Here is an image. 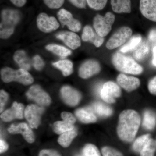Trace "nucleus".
Wrapping results in <instances>:
<instances>
[{
    "label": "nucleus",
    "instance_id": "obj_1",
    "mask_svg": "<svg viewBox=\"0 0 156 156\" xmlns=\"http://www.w3.org/2000/svg\"><path fill=\"white\" fill-rule=\"evenodd\" d=\"M140 123L139 114L133 110H126L120 114L117 133L119 137L126 142H131L136 136Z\"/></svg>",
    "mask_w": 156,
    "mask_h": 156
},
{
    "label": "nucleus",
    "instance_id": "obj_2",
    "mask_svg": "<svg viewBox=\"0 0 156 156\" xmlns=\"http://www.w3.org/2000/svg\"><path fill=\"white\" fill-rule=\"evenodd\" d=\"M21 14L17 10L6 9L2 12L0 36L1 38L7 39L14 33V27L19 23Z\"/></svg>",
    "mask_w": 156,
    "mask_h": 156
},
{
    "label": "nucleus",
    "instance_id": "obj_3",
    "mask_svg": "<svg viewBox=\"0 0 156 156\" xmlns=\"http://www.w3.org/2000/svg\"><path fill=\"white\" fill-rule=\"evenodd\" d=\"M112 62L116 69L122 73L139 75L143 71L142 66L134 59L119 53L113 55Z\"/></svg>",
    "mask_w": 156,
    "mask_h": 156
},
{
    "label": "nucleus",
    "instance_id": "obj_4",
    "mask_svg": "<svg viewBox=\"0 0 156 156\" xmlns=\"http://www.w3.org/2000/svg\"><path fill=\"white\" fill-rule=\"evenodd\" d=\"M2 80L5 83L16 81L24 85L32 83L34 79L27 70L23 69L14 70L9 67L2 69L1 72Z\"/></svg>",
    "mask_w": 156,
    "mask_h": 156
},
{
    "label": "nucleus",
    "instance_id": "obj_5",
    "mask_svg": "<svg viewBox=\"0 0 156 156\" xmlns=\"http://www.w3.org/2000/svg\"><path fill=\"white\" fill-rule=\"evenodd\" d=\"M115 17L111 12H107L104 16L97 14L93 19V27L96 33L101 37L106 36L111 30Z\"/></svg>",
    "mask_w": 156,
    "mask_h": 156
},
{
    "label": "nucleus",
    "instance_id": "obj_6",
    "mask_svg": "<svg viewBox=\"0 0 156 156\" xmlns=\"http://www.w3.org/2000/svg\"><path fill=\"white\" fill-rule=\"evenodd\" d=\"M132 30L128 27H121L110 38L106 44L108 50H113L125 44L131 38Z\"/></svg>",
    "mask_w": 156,
    "mask_h": 156
},
{
    "label": "nucleus",
    "instance_id": "obj_7",
    "mask_svg": "<svg viewBox=\"0 0 156 156\" xmlns=\"http://www.w3.org/2000/svg\"><path fill=\"white\" fill-rule=\"evenodd\" d=\"M101 98L107 103L115 102V98L121 95V89L119 85L114 82L108 81L104 83L100 91Z\"/></svg>",
    "mask_w": 156,
    "mask_h": 156
},
{
    "label": "nucleus",
    "instance_id": "obj_8",
    "mask_svg": "<svg viewBox=\"0 0 156 156\" xmlns=\"http://www.w3.org/2000/svg\"><path fill=\"white\" fill-rule=\"evenodd\" d=\"M26 95L42 106H47L51 103V98L47 92L38 85H34L27 92Z\"/></svg>",
    "mask_w": 156,
    "mask_h": 156
},
{
    "label": "nucleus",
    "instance_id": "obj_9",
    "mask_svg": "<svg viewBox=\"0 0 156 156\" xmlns=\"http://www.w3.org/2000/svg\"><path fill=\"white\" fill-rule=\"evenodd\" d=\"M44 109L35 105H30L27 107L24 112L26 119L32 128H37L41 122V117Z\"/></svg>",
    "mask_w": 156,
    "mask_h": 156
},
{
    "label": "nucleus",
    "instance_id": "obj_10",
    "mask_svg": "<svg viewBox=\"0 0 156 156\" xmlns=\"http://www.w3.org/2000/svg\"><path fill=\"white\" fill-rule=\"evenodd\" d=\"M37 26L39 29L44 33H50L56 30L59 24L55 17H49L45 13L39 14L37 20Z\"/></svg>",
    "mask_w": 156,
    "mask_h": 156
},
{
    "label": "nucleus",
    "instance_id": "obj_11",
    "mask_svg": "<svg viewBox=\"0 0 156 156\" xmlns=\"http://www.w3.org/2000/svg\"><path fill=\"white\" fill-rule=\"evenodd\" d=\"M57 17L62 27L66 26L70 30L73 32H79L80 30V22L74 19L72 14L66 9H60L57 13Z\"/></svg>",
    "mask_w": 156,
    "mask_h": 156
},
{
    "label": "nucleus",
    "instance_id": "obj_12",
    "mask_svg": "<svg viewBox=\"0 0 156 156\" xmlns=\"http://www.w3.org/2000/svg\"><path fill=\"white\" fill-rule=\"evenodd\" d=\"M101 66L98 62L89 59L81 66L79 70V76L83 79H88L100 72Z\"/></svg>",
    "mask_w": 156,
    "mask_h": 156
},
{
    "label": "nucleus",
    "instance_id": "obj_13",
    "mask_svg": "<svg viewBox=\"0 0 156 156\" xmlns=\"http://www.w3.org/2000/svg\"><path fill=\"white\" fill-rule=\"evenodd\" d=\"M60 92L62 98L64 102L69 106H76L81 100L80 93L69 86L62 87Z\"/></svg>",
    "mask_w": 156,
    "mask_h": 156
},
{
    "label": "nucleus",
    "instance_id": "obj_14",
    "mask_svg": "<svg viewBox=\"0 0 156 156\" xmlns=\"http://www.w3.org/2000/svg\"><path fill=\"white\" fill-rule=\"evenodd\" d=\"M8 131L12 134H22L25 140L29 143H32L34 141V134L29 126L26 123L13 124L9 127Z\"/></svg>",
    "mask_w": 156,
    "mask_h": 156
},
{
    "label": "nucleus",
    "instance_id": "obj_15",
    "mask_svg": "<svg viewBox=\"0 0 156 156\" xmlns=\"http://www.w3.org/2000/svg\"><path fill=\"white\" fill-rule=\"evenodd\" d=\"M139 9L144 17L156 22V0H140Z\"/></svg>",
    "mask_w": 156,
    "mask_h": 156
},
{
    "label": "nucleus",
    "instance_id": "obj_16",
    "mask_svg": "<svg viewBox=\"0 0 156 156\" xmlns=\"http://www.w3.org/2000/svg\"><path fill=\"white\" fill-rule=\"evenodd\" d=\"M24 106L21 103L14 102L11 108L3 112L1 118L6 122H10L14 119H22L23 118Z\"/></svg>",
    "mask_w": 156,
    "mask_h": 156
},
{
    "label": "nucleus",
    "instance_id": "obj_17",
    "mask_svg": "<svg viewBox=\"0 0 156 156\" xmlns=\"http://www.w3.org/2000/svg\"><path fill=\"white\" fill-rule=\"evenodd\" d=\"M117 81L120 87L128 92L135 90L140 86V81L138 78L122 73L120 74L118 76Z\"/></svg>",
    "mask_w": 156,
    "mask_h": 156
},
{
    "label": "nucleus",
    "instance_id": "obj_18",
    "mask_svg": "<svg viewBox=\"0 0 156 156\" xmlns=\"http://www.w3.org/2000/svg\"><path fill=\"white\" fill-rule=\"evenodd\" d=\"M57 38L62 40L73 50H76L81 46V40L77 34L72 32H62L56 35Z\"/></svg>",
    "mask_w": 156,
    "mask_h": 156
},
{
    "label": "nucleus",
    "instance_id": "obj_19",
    "mask_svg": "<svg viewBox=\"0 0 156 156\" xmlns=\"http://www.w3.org/2000/svg\"><path fill=\"white\" fill-rule=\"evenodd\" d=\"M82 40L85 42L92 43L95 47L99 48L103 44L104 38L98 35L90 26L85 27L82 36Z\"/></svg>",
    "mask_w": 156,
    "mask_h": 156
},
{
    "label": "nucleus",
    "instance_id": "obj_20",
    "mask_svg": "<svg viewBox=\"0 0 156 156\" xmlns=\"http://www.w3.org/2000/svg\"><path fill=\"white\" fill-rule=\"evenodd\" d=\"M75 115L79 120L84 123H94L97 121V117L92 108L79 109L76 111Z\"/></svg>",
    "mask_w": 156,
    "mask_h": 156
},
{
    "label": "nucleus",
    "instance_id": "obj_21",
    "mask_svg": "<svg viewBox=\"0 0 156 156\" xmlns=\"http://www.w3.org/2000/svg\"><path fill=\"white\" fill-rule=\"evenodd\" d=\"M111 5L115 13L129 14L131 12V0H111Z\"/></svg>",
    "mask_w": 156,
    "mask_h": 156
},
{
    "label": "nucleus",
    "instance_id": "obj_22",
    "mask_svg": "<svg viewBox=\"0 0 156 156\" xmlns=\"http://www.w3.org/2000/svg\"><path fill=\"white\" fill-rule=\"evenodd\" d=\"M150 53V46L145 40H142L134 50V57L137 61H142L146 58Z\"/></svg>",
    "mask_w": 156,
    "mask_h": 156
},
{
    "label": "nucleus",
    "instance_id": "obj_23",
    "mask_svg": "<svg viewBox=\"0 0 156 156\" xmlns=\"http://www.w3.org/2000/svg\"><path fill=\"white\" fill-rule=\"evenodd\" d=\"M14 59L23 69L29 70L31 67V62L26 53L23 50H18L14 53Z\"/></svg>",
    "mask_w": 156,
    "mask_h": 156
},
{
    "label": "nucleus",
    "instance_id": "obj_24",
    "mask_svg": "<svg viewBox=\"0 0 156 156\" xmlns=\"http://www.w3.org/2000/svg\"><path fill=\"white\" fill-rule=\"evenodd\" d=\"M77 131L76 128L71 131L64 132L58 137V144L62 147H67L69 146L73 140L77 135Z\"/></svg>",
    "mask_w": 156,
    "mask_h": 156
},
{
    "label": "nucleus",
    "instance_id": "obj_25",
    "mask_svg": "<svg viewBox=\"0 0 156 156\" xmlns=\"http://www.w3.org/2000/svg\"><path fill=\"white\" fill-rule=\"evenodd\" d=\"M156 115L153 112L146 110L144 114L143 126L145 129L152 130L155 127Z\"/></svg>",
    "mask_w": 156,
    "mask_h": 156
},
{
    "label": "nucleus",
    "instance_id": "obj_26",
    "mask_svg": "<svg viewBox=\"0 0 156 156\" xmlns=\"http://www.w3.org/2000/svg\"><path fill=\"white\" fill-rule=\"evenodd\" d=\"M92 109L95 114L101 117L109 116L112 113V109L110 107L100 102L93 103Z\"/></svg>",
    "mask_w": 156,
    "mask_h": 156
},
{
    "label": "nucleus",
    "instance_id": "obj_27",
    "mask_svg": "<svg viewBox=\"0 0 156 156\" xmlns=\"http://www.w3.org/2000/svg\"><path fill=\"white\" fill-rule=\"evenodd\" d=\"M53 66L60 70L62 74L65 76H69L73 72V64L71 61L67 59L59 60L53 63Z\"/></svg>",
    "mask_w": 156,
    "mask_h": 156
},
{
    "label": "nucleus",
    "instance_id": "obj_28",
    "mask_svg": "<svg viewBox=\"0 0 156 156\" xmlns=\"http://www.w3.org/2000/svg\"><path fill=\"white\" fill-rule=\"evenodd\" d=\"M142 40V37L140 35H135L131 38L128 42L121 48L120 51L125 53L134 50L139 44Z\"/></svg>",
    "mask_w": 156,
    "mask_h": 156
},
{
    "label": "nucleus",
    "instance_id": "obj_29",
    "mask_svg": "<svg viewBox=\"0 0 156 156\" xmlns=\"http://www.w3.org/2000/svg\"><path fill=\"white\" fill-rule=\"evenodd\" d=\"M73 124L63 120L57 121L53 125V130L57 134H61L66 131H71L75 128Z\"/></svg>",
    "mask_w": 156,
    "mask_h": 156
},
{
    "label": "nucleus",
    "instance_id": "obj_30",
    "mask_svg": "<svg viewBox=\"0 0 156 156\" xmlns=\"http://www.w3.org/2000/svg\"><path fill=\"white\" fill-rule=\"evenodd\" d=\"M46 49L52 53L62 57H66L69 56L72 53L71 51L63 46L60 45L51 44L46 47Z\"/></svg>",
    "mask_w": 156,
    "mask_h": 156
},
{
    "label": "nucleus",
    "instance_id": "obj_31",
    "mask_svg": "<svg viewBox=\"0 0 156 156\" xmlns=\"http://www.w3.org/2000/svg\"><path fill=\"white\" fill-rule=\"evenodd\" d=\"M151 138V135L150 134H146L140 136L133 143L132 146L133 150L136 153H140Z\"/></svg>",
    "mask_w": 156,
    "mask_h": 156
},
{
    "label": "nucleus",
    "instance_id": "obj_32",
    "mask_svg": "<svg viewBox=\"0 0 156 156\" xmlns=\"http://www.w3.org/2000/svg\"><path fill=\"white\" fill-rule=\"evenodd\" d=\"M156 151V140L151 138L140 153V156H154Z\"/></svg>",
    "mask_w": 156,
    "mask_h": 156
},
{
    "label": "nucleus",
    "instance_id": "obj_33",
    "mask_svg": "<svg viewBox=\"0 0 156 156\" xmlns=\"http://www.w3.org/2000/svg\"><path fill=\"white\" fill-rule=\"evenodd\" d=\"M108 0H87L88 5L91 9L99 11L104 9Z\"/></svg>",
    "mask_w": 156,
    "mask_h": 156
},
{
    "label": "nucleus",
    "instance_id": "obj_34",
    "mask_svg": "<svg viewBox=\"0 0 156 156\" xmlns=\"http://www.w3.org/2000/svg\"><path fill=\"white\" fill-rule=\"evenodd\" d=\"M83 156H101L98 150L95 146L92 144H88L83 149Z\"/></svg>",
    "mask_w": 156,
    "mask_h": 156
},
{
    "label": "nucleus",
    "instance_id": "obj_35",
    "mask_svg": "<svg viewBox=\"0 0 156 156\" xmlns=\"http://www.w3.org/2000/svg\"><path fill=\"white\" fill-rule=\"evenodd\" d=\"M103 156H124L122 153L109 147H105L101 150Z\"/></svg>",
    "mask_w": 156,
    "mask_h": 156
},
{
    "label": "nucleus",
    "instance_id": "obj_36",
    "mask_svg": "<svg viewBox=\"0 0 156 156\" xmlns=\"http://www.w3.org/2000/svg\"><path fill=\"white\" fill-rule=\"evenodd\" d=\"M45 5L51 9H58L64 4V0H43Z\"/></svg>",
    "mask_w": 156,
    "mask_h": 156
},
{
    "label": "nucleus",
    "instance_id": "obj_37",
    "mask_svg": "<svg viewBox=\"0 0 156 156\" xmlns=\"http://www.w3.org/2000/svg\"><path fill=\"white\" fill-rule=\"evenodd\" d=\"M33 65L34 67L37 70L42 69L44 66V63L42 58L38 55L34 56L33 59Z\"/></svg>",
    "mask_w": 156,
    "mask_h": 156
},
{
    "label": "nucleus",
    "instance_id": "obj_38",
    "mask_svg": "<svg viewBox=\"0 0 156 156\" xmlns=\"http://www.w3.org/2000/svg\"><path fill=\"white\" fill-rule=\"evenodd\" d=\"M9 99L8 93L3 90H1L0 92V109L1 112L3 111L4 106Z\"/></svg>",
    "mask_w": 156,
    "mask_h": 156
},
{
    "label": "nucleus",
    "instance_id": "obj_39",
    "mask_svg": "<svg viewBox=\"0 0 156 156\" xmlns=\"http://www.w3.org/2000/svg\"><path fill=\"white\" fill-rule=\"evenodd\" d=\"M61 117L62 119L71 124H74L76 122V118L73 115L68 112H64L62 113Z\"/></svg>",
    "mask_w": 156,
    "mask_h": 156
},
{
    "label": "nucleus",
    "instance_id": "obj_40",
    "mask_svg": "<svg viewBox=\"0 0 156 156\" xmlns=\"http://www.w3.org/2000/svg\"><path fill=\"white\" fill-rule=\"evenodd\" d=\"M148 89L151 94L156 95V76L149 82Z\"/></svg>",
    "mask_w": 156,
    "mask_h": 156
},
{
    "label": "nucleus",
    "instance_id": "obj_41",
    "mask_svg": "<svg viewBox=\"0 0 156 156\" xmlns=\"http://www.w3.org/2000/svg\"><path fill=\"white\" fill-rule=\"evenodd\" d=\"M73 5L79 9H86L87 7V0H69Z\"/></svg>",
    "mask_w": 156,
    "mask_h": 156
},
{
    "label": "nucleus",
    "instance_id": "obj_42",
    "mask_svg": "<svg viewBox=\"0 0 156 156\" xmlns=\"http://www.w3.org/2000/svg\"><path fill=\"white\" fill-rule=\"evenodd\" d=\"M39 156H61L58 152L53 150H43L40 152Z\"/></svg>",
    "mask_w": 156,
    "mask_h": 156
},
{
    "label": "nucleus",
    "instance_id": "obj_43",
    "mask_svg": "<svg viewBox=\"0 0 156 156\" xmlns=\"http://www.w3.org/2000/svg\"><path fill=\"white\" fill-rule=\"evenodd\" d=\"M148 37L150 41L156 44V27L151 30L149 33Z\"/></svg>",
    "mask_w": 156,
    "mask_h": 156
},
{
    "label": "nucleus",
    "instance_id": "obj_44",
    "mask_svg": "<svg viewBox=\"0 0 156 156\" xmlns=\"http://www.w3.org/2000/svg\"><path fill=\"white\" fill-rule=\"evenodd\" d=\"M9 148V145L8 144L3 140H0V152L3 153L8 150Z\"/></svg>",
    "mask_w": 156,
    "mask_h": 156
},
{
    "label": "nucleus",
    "instance_id": "obj_45",
    "mask_svg": "<svg viewBox=\"0 0 156 156\" xmlns=\"http://www.w3.org/2000/svg\"><path fill=\"white\" fill-rule=\"evenodd\" d=\"M10 1L14 5L18 7H21L24 6L27 2V0H10Z\"/></svg>",
    "mask_w": 156,
    "mask_h": 156
},
{
    "label": "nucleus",
    "instance_id": "obj_46",
    "mask_svg": "<svg viewBox=\"0 0 156 156\" xmlns=\"http://www.w3.org/2000/svg\"><path fill=\"white\" fill-rule=\"evenodd\" d=\"M153 64L156 66V46L154 47L153 49Z\"/></svg>",
    "mask_w": 156,
    "mask_h": 156
},
{
    "label": "nucleus",
    "instance_id": "obj_47",
    "mask_svg": "<svg viewBox=\"0 0 156 156\" xmlns=\"http://www.w3.org/2000/svg\"></svg>",
    "mask_w": 156,
    "mask_h": 156
}]
</instances>
